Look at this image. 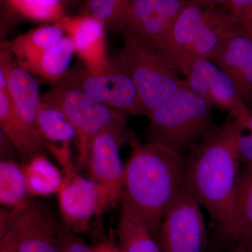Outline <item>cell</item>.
Segmentation results:
<instances>
[{
    "instance_id": "5",
    "label": "cell",
    "mask_w": 252,
    "mask_h": 252,
    "mask_svg": "<svg viewBox=\"0 0 252 252\" xmlns=\"http://www.w3.org/2000/svg\"><path fill=\"white\" fill-rule=\"evenodd\" d=\"M41 101L60 109L74 127L80 168L86 166L91 144L101 132L114 131L127 142L132 137L127 132L126 114L96 102L77 88L58 84L54 89L41 95Z\"/></svg>"
},
{
    "instance_id": "19",
    "label": "cell",
    "mask_w": 252,
    "mask_h": 252,
    "mask_svg": "<svg viewBox=\"0 0 252 252\" xmlns=\"http://www.w3.org/2000/svg\"><path fill=\"white\" fill-rule=\"evenodd\" d=\"M0 126L4 134L26 163L36 154L46 155L45 141L37 137L16 112L9 94L0 89Z\"/></svg>"
},
{
    "instance_id": "2",
    "label": "cell",
    "mask_w": 252,
    "mask_h": 252,
    "mask_svg": "<svg viewBox=\"0 0 252 252\" xmlns=\"http://www.w3.org/2000/svg\"><path fill=\"white\" fill-rule=\"evenodd\" d=\"M125 166L122 203L145 222L155 238L160 223L185 180L186 158L159 144H142L134 137Z\"/></svg>"
},
{
    "instance_id": "16",
    "label": "cell",
    "mask_w": 252,
    "mask_h": 252,
    "mask_svg": "<svg viewBox=\"0 0 252 252\" xmlns=\"http://www.w3.org/2000/svg\"><path fill=\"white\" fill-rule=\"evenodd\" d=\"M207 6L189 1L181 11L161 46L172 56L181 73L185 76L191 64L190 51L205 20Z\"/></svg>"
},
{
    "instance_id": "26",
    "label": "cell",
    "mask_w": 252,
    "mask_h": 252,
    "mask_svg": "<svg viewBox=\"0 0 252 252\" xmlns=\"http://www.w3.org/2000/svg\"><path fill=\"white\" fill-rule=\"evenodd\" d=\"M18 14L36 21L58 23L64 15L69 0H6Z\"/></svg>"
},
{
    "instance_id": "31",
    "label": "cell",
    "mask_w": 252,
    "mask_h": 252,
    "mask_svg": "<svg viewBox=\"0 0 252 252\" xmlns=\"http://www.w3.org/2000/svg\"><path fill=\"white\" fill-rule=\"evenodd\" d=\"M0 252H18V243L14 230L9 229L1 236Z\"/></svg>"
},
{
    "instance_id": "18",
    "label": "cell",
    "mask_w": 252,
    "mask_h": 252,
    "mask_svg": "<svg viewBox=\"0 0 252 252\" xmlns=\"http://www.w3.org/2000/svg\"><path fill=\"white\" fill-rule=\"evenodd\" d=\"M241 29L238 20L228 11L207 6L205 20L190 51L191 64L196 60L211 59L218 48Z\"/></svg>"
},
{
    "instance_id": "20",
    "label": "cell",
    "mask_w": 252,
    "mask_h": 252,
    "mask_svg": "<svg viewBox=\"0 0 252 252\" xmlns=\"http://www.w3.org/2000/svg\"><path fill=\"white\" fill-rule=\"evenodd\" d=\"M74 54L72 41L64 35L36 56L17 62L33 75L59 83L69 71V64Z\"/></svg>"
},
{
    "instance_id": "35",
    "label": "cell",
    "mask_w": 252,
    "mask_h": 252,
    "mask_svg": "<svg viewBox=\"0 0 252 252\" xmlns=\"http://www.w3.org/2000/svg\"><path fill=\"white\" fill-rule=\"evenodd\" d=\"M189 1H195L205 6H215V7L224 6L225 8L229 2V0H189Z\"/></svg>"
},
{
    "instance_id": "28",
    "label": "cell",
    "mask_w": 252,
    "mask_h": 252,
    "mask_svg": "<svg viewBox=\"0 0 252 252\" xmlns=\"http://www.w3.org/2000/svg\"><path fill=\"white\" fill-rule=\"evenodd\" d=\"M241 125L244 131L239 139L238 147L241 160L252 164V109L247 107L240 115L233 118Z\"/></svg>"
},
{
    "instance_id": "6",
    "label": "cell",
    "mask_w": 252,
    "mask_h": 252,
    "mask_svg": "<svg viewBox=\"0 0 252 252\" xmlns=\"http://www.w3.org/2000/svg\"><path fill=\"white\" fill-rule=\"evenodd\" d=\"M161 252H204L206 226L200 204L183 185L167 208L155 236Z\"/></svg>"
},
{
    "instance_id": "30",
    "label": "cell",
    "mask_w": 252,
    "mask_h": 252,
    "mask_svg": "<svg viewBox=\"0 0 252 252\" xmlns=\"http://www.w3.org/2000/svg\"><path fill=\"white\" fill-rule=\"evenodd\" d=\"M226 9L239 21L240 18L252 11V0H229Z\"/></svg>"
},
{
    "instance_id": "34",
    "label": "cell",
    "mask_w": 252,
    "mask_h": 252,
    "mask_svg": "<svg viewBox=\"0 0 252 252\" xmlns=\"http://www.w3.org/2000/svg\"><path fill=\"white\" fill-rule=\"evenodd\" d=\"M243 31L252 39V11L239 20Z\"/></svg>"
},
{
    "instance_id": "13",
    "label": "cell",
    "mask_w": 252,
    "mask_h": 252,
    "mask_svg": "<svg viewBox=\"0 0 252 252\" xmlns=\"http://www.w3.org/2000/svg\"><path fill=\"white\" fill-rule=\"evenodd\" d=\"M0 73L4 76L11 103L20 118L37 137H41L37 116L41 104L39 85L33 74L21 67L4 42L0 51Z\"/></svg>"
},
{
    "instance_id": "22",
    "label": "cell",
    "mask_w": 252,
    "mask_h": 252,
    "mask_svg": "<svg viewBox=\"0 0 252 252\" xmlns=\"http://www.w3.org/2000/svg\"><path fill=\"white\" fill-rule=\"evenodd\" d=\"M252 232V164L240 169L233 201L231 228L228 239L235 243Z\"/></svg>"
},
{
    "instance_id": "32",
    "label": "cell",
    "mask_w": 252,
    "mask_h": 252,
    "mask_svg": "<svg viewBox=\"0 0 252 252\" xmlns=\"http://www.w3.org/2000/svg\"><path fill=\"white\" fill-rule=\"evenodd\" d=\"M94 252H122L119 245L114 240V235H110L108 239H104L94 247Z\"/></svg>"
},
{
    "instance_id": "24",
    "label": "cell",
    "mask_w": 252,
    "mask_h": 252,
    "mask_svg": "<svg viewBox=\"0 0 252 252\" xmlns=\"http://www.w3.org/2000/svg\"><path fill=\"white\" fill-rule=\"evenodd\" d=\"M64 36L62 28L54 23L31 30L4 44L16 61L21 62L39 54Z\"/></svg>"
},
{
    "instance_id": "15",
    "label": "cell",
    "mask_w": 252,
    "mask_h": 252,
    "mask_svg": "<svg viewBox=\"0 0 252 252\" xmlns=\"http://www.w3.org/2000/svg\"><path fill=\"white\" fill-rule=\"evenodd\" d=\"M211 61L234 81L247 107L252 109V39L243 29L228 37Z\"/></svg>"
},
{
    "instance_id": "7",
    "label": "cell",
    "mask_w": 252,
    "mask_h": 252,
    "mask_svg": "<svg viewBox=\"0 0 252 252\" xmlns=\"http://www.w3.org/2000/svg\"><path fill=\"white\" fill-rule=\"evenodd\" d=\"M112 61V67L100 74H92L84 67L69 69L57 84L77 88L96 102L126 115H143L133 81L122 66Z\"/></svg>"
},
{
    "instance_id": "1",
    "label": "cell",
    "mask_w": 252,
    "mask_h": 252,
    "mask_svg": "<svg viewBox=\"0 0 252 252\" xmlns=\"http://www.w3.org/2000/svg\"><path fill=\"white\" fill-rule=\"evenodd\" d=\"M243 127L232 118L199 142L186 158L184 185L206 209L228 239L241 161L238 142Z\"/></svg>"
},
{
    "instance_id": "12",
    "label": "cell",
    "mask_w": 252,
    "mask_h": 252,
    "mask_svg": "<svg viewBox=\"0 0 252 252\" xmlns=\"http://www.w3.org/2000/svg\"><path fill=\"white\" fill-rule=\"evenodd\" d=\"M59 25L72 41L84 67L92 74H100L112 67V60L107 57L106 26L88 14L80 16H64Z\"/></svg>"
},
{
    "instance_id": "4",
    "label": "cell",
    "mask_w": 252,
    "mask_h": 252,
    "mask_svg": "<svg viewBox=\"0 0 252 252\" xmlns=\"http://www.w3.org/2000/svg\"><path fill=\"white\" fill-rule=\"evenodd\" d=\"M213 106L193 92L185 79L175 94L148 116L149 141L185 157L217 128Z\"/></svg>"
},
{
    "instance_id": "29",
    "label": "cell",
    "mask_w": 252,
    "mask_h": 252,
    "mask_svg": "<svg viewBox=\"0 0 252 252\" xmlns=\"http://www.w3.org/2000/svg\"><path fill=\"white\" fill-rule=\"evenodd\" d=\"M60 252H94L63 221L59 220Z\"/></svg>"
},
{
    "instance_id": "33",
    "label": "cell",
    "mask_w": 252,
    "mask_h": 252,
    "mask_svg": "<svg viewBox=\"0 0 252 252\" xmlns=\"http://www.w3.org/2000/svg\"><path fill=\"white\" fill-rule=\"evenodd\" d=\"M233 248L238 252H252V232L233 243Z\"/></svg>"
},
{
    "instance_id": "25",
    "label": "cell",
    "mask_w": 252,
    "mask_h": 252,
    "mask_svg": "<svg viewBox=\"0 0 252 252\" xmlns=\"http://www.w3.org/2000/svg\"><path fill=\"white\" fill-rule=\"evenodd\" d=\"M23 168L17 162L10 159L0 162V203L13 210H21L31 200Z\"/></svg>"
},
{
    "instance_id": "8",
    "label": "cell",
    "mask_w": 252,
    "mask_h": 252,
    "mask_svg": "<svg viewBox=\"0 0 252 252\" xmlns=\"http://www.w3.org/2000/svg\"><path fill=\"white\" fill-rule=\"evenodd\" d=\"M126 142L117 132L106 130L96 136L91 144L86 165L98 190L97 217L122 201L125 166L119 149Z\"/></svg>"
},
{
    "instance_id": "14",
    "label": "cell",
    "mask_w": 252,
    "mask_h": 252,
    "mask_svg": "<svg viewBox=\"0 0 252 252\" xmlns=\"http://www.w3.org/2000/svg\"><path fill=\"white\" fill-rule=\"evenodd\" d=\"M59 193L63 221L74 233L89 230L91 219L97 215L98 205L95 183L74 172L66 175Z\"/></svg>"
},
{
    "instance_id": "3",
    "label": "cell",
    "mask_w": 252,
    "mask_h": 252,
    "mask_svg": "<svg viewBox=\"0 0 252 252\" xmlns=\"http://www.w3.org/2000/svg\"><path fill=\"white\" fill-rule=\"evenodd\" d=\"M124 44L114 61L130 75L140 97L143 115L160 107L180 89L184 79L170 54L157 43L123 34Z\"/></svg>"
},
{
    "instance_id": "23",
    "label": "cell",
    "mask_w": 252,
    "mask_h": 252,
    "mask_svg": "<svg viewBox=\"0 0 252 252\" xmlns=\"http://www.w3.org/2000/svg\"><path fill=\"white\" fill-rule=\"evenodd\" d=\"M28 194L46 195L59 193L63 180L61 172L46 155L36 154L23 167Z\"/></svg>"
},
{
    "instance_id": "9",
    "label": "cell",
    "mask_w": 252,
    "mask_h": 252,
    "mask_svg": "<svg viewBox=\"0 0 252 252\" xmlns=\"http://www.w3.org/2000/svg\"><path fill=\"white\" fill-rule=\"evenodd\" d=\"M59 220L40 203L30 202L26 208L1 214V236L12 229L18 252H60Z\"/></svg>"
},
{
    "instance_id": "27",
    "label": "cell",
    "mask_w": 252,
    "mask_h": 252,
    "mask_svg": "<svg viewBox=\"0 0 252 252\" xmlns=\"http://www.w3.org/2000/svg\"><path fill=\"white\" fill-rule=\"evenodd\" d=\"M132 0H86L84 11L106 28L117 30Z\"/></svg>"
},
{
    "instance_id": "17",
    "label": "cell",
    "mask_w": 252,
    "mask_h": 252,
    "mask_svg": "<svg viewBox=\"0 0 252 252\" xmlns=\"http://www.w3.org/2000/svg\"><path fill=\"white\" fill-rule=\"evenodd\" d=\"M37 124L48 151L59 160L66 173L75 170L71 161L70 144L77 133L64 114L54 106L41 102Z\"/></svg>"
},
{
    "instance_id": "36",
    "label": "cell",
    "mask_w": 252,
    "mask_h": 252,
    "mask_svg": "<svg viewBox=\"0 0 252 252\" xmlns=\"http://www.w3.org/2000/svg\"><path fill=\"white\" fill-rule=\"evenodd\" d=\"M238 252L237 251H235V250H234V249H233V248H232L231 250H230V252Z\"/></svg>"
},
{
    "instance_id": "21",
    "label": "cell",
    "mask_w": 252,
    "mask_h": 252,
    "mask_svg": "<svg viewBox=\"0 0 252 252\" xmlns=\"http://www.w3.org/2000/svg\"><path fill=\"white\" fill-rule=\"evenodd\" d=\"M115 234L122 252H161L145 222L124 203Z\"/></svg>"
},
{
    "instance_id": "10",
    "label": "cell",
    "mask_w": 252,
    "mask_h": 252,
    "mask_svg": "<svg viewBox=\"0 0 252 252\" xmlns=\"http://www.w3.org/2000/svg\"><path fill=\"white\" fill-rule=\"evenodd\" d=\"M189 0H132L117 31L162 46Z\"/></svg>"
},
{
    "instance_id": "11",
    "label": "cell",
    "mask_w": 252,
    "mask_h": 252,
    "mask_svg": "<svg viewBox=\"0 0 252 252\" xmlns=\"http://www.w3.org/2000/svg\"><path fill=\"white\" fill-rule=\"evenodd\" d=\"M185 77L186 84L193 92L213 107L229 113L232 118L248 107L233 79L211 60L194 61Z\"/></svg>"
}]
</instances>
